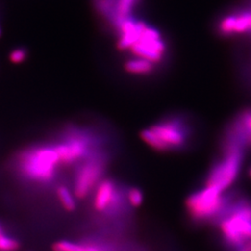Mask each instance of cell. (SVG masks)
I'll return each instance as SVG.
<instances>
[{"mask_svg": "<svg viewBox=\"0 0 251 251\" xmlns=\"http://www.w3.org/2000/svg\"><path fill=\"white\" fill-rule=\"evenodd\" d=\"M249 173H250V177L251 178V168L250 169V172Z\"/></svg>", "mask_w": 251, "mask_h": 251, "instance_id": "cell-20", "label": "cell"}, {"mask_svg": "<svg viewBox=\"0 0 251 251\" xmlns=\"http://www.w3.org/2000/svg\"><path fill=\"white\" fill-rule=\"evenodd\" d=\"M251 251V240L244 244L242 247H240L239 249H237L236 251Z\"/></svg>", "mask_w": 251, "mask_h": 251, "instance_id": "cell-19", "label": "cell"}, {"mask_svg": "<svg viewBox=\"0 0 251 251\" xmlns=\"http://www.w3.org/2000/svg\"><path fill=\"white\" fill-rule=\"evenodd\" d=\"M142 0H117L113 18L108 26L115 33L124 22L134 18L135 9Z\"/></svg>", "mask_w": 251, "mask_h": 251, "instance_id": "cell-12", "label": "cell"}, {"mask_svg": "<svg viewBox=\"0 0 251 251\" xmlns=\"http://www.w3.org/2000/svg\"><path fill=\"white\" fill-rule=\"evenodd\" d=\"M243 157L244 149L241 146L225 141L224 157L209 171L205 185L216 187L223 192L231 187L239 175Z\"/></svg>", "mask_w": 251, "mask_h": 251, "instance_id": "cell-5", "label": "cell"}, {"mask_svg": "<svg viewBox=\"0 0 251 251\" xmlns=\"http://www.w3.org/2000/svg\"><path fill=\"white\" fill-rule=\"evenodd\" d=\"M126 200L128 204L133 207H140L144 203V193L141 189L132 187L128 189L126 194Z\"/></svg>", "mask_w": 251, "mask_h": 251, "instance_id": "cell-18", "label": "cell"}, {"mask_svg": "<svg viewBox=\"0 0 251 251\" xmlns=\"http://www.w3.org/2000/svg\"><path fill=\"white\" fill-rule=\"evenodd\" d=\"M58 132L51 143L62 167L79 165L94 152L102 150V131L95 126L72 123L64 126Z\"/></svg>", "mask_w": 251, "mask_h": 251, "instance_id": "cell-1", "label": "cell"}, {"mask_svg": "<svg viewBox=\"0 0 251 251\" xmlns=\"http://www.w3.org/2000/svg\"><path fill=\"white\" fill-rule=\"evenodd\" d=\"M11 164L22 179L40 185L52 182L62 167L52 143H37L23 148Z\"/></svg>", "mask_w": 251, "mask_h": 251, "instance_id": "cell-2", "label": "cell"}, {"mask_svg": "<svg viewBox=\"0 0 251 251\" xmlns=\"http://www.w3.org/2000/svg\"><path fill=\"white\" fill-rule=\"evenodd\" d=\"M227 205L224 192L205 185L190 195L185 201L189 216L196 222H206L222 214Z\"/></svg>", "mask_w": 251, "mask_h": 251, "instance_id": "cell-6", "label": "cell"}, {"mask_svg": "<svg viewBox=\"0 0 251 251\" xmlns=\"http://www.w3.org/2000/svg\"><path fill=\"white\" fill-rule=\"evenodd\" d=\"M225 140L251 148V109H245L233 119L225 131Z\"/></svg>", "mask_w": 251, "mask_h": 251, "instance_id": "cell-11", "label": "cell"}, {"mask_svg": "<svg viewBox=\"0 0 251 251\" xmlns=\"http://www.w3.org/2000/svg\"><path fill=\"white\" fill-rule=\"evenodd\" d=\"M56 195L57 198L59 200L60 205L63 206V209L68 211V212H73L76 208V198L75 197L74 193L71 192V190L68 188L65 185H60L56 190Z\"/></svg>", "mask_w": 251, "mask_h": 251, "instance_id": "cell-15", "label": "cell"}, {"mask_svg": "<svg viewBox=\"0 0 251 251\" xmlns=\"http://www.w3.org/2000/svg\"><path fill=\"white\" fill-rule=\"evenodd\" d=\"M120 195L117 183L112 179H102L94 190L93 207L99 212H109L119 206Z\"/></svg>", "mask_w": 251, "mask_h": 251, "instance_id": "cell-10", "label": "cell"}, {"mask_svg": "<svg viewBox=\"0 0 251 251\" xmlns=\"http://www.w3.org/2000/svg\"><path fill=\"white\" fill-rule=\"evenodd\" d=\"M29 51L25 47L18 46L13 48L9 54V61L13 64H22L28 59Z\"/></svg>", "mask_w": 251, "mask_h": 251, "instance_id": "cell-17", "label": "cell"}, {"mask_svg": "<svg viewBox=\"0 0 251 251\" xmlns=\"http://www.w3.org/2000/svg\"><path fill=\"white\" fill-rule=\"evenodd\" d=\"M216 31L222 36H251V7L224 14L216 24Z\"/></svg>", "mask_w": 251, "mask_h": 251, "instance_id": "cell-9", "label": "cell"}, {"mask_svg": "<svg viewBox=\"0 0 251 251\" xmlns=\"http://www.w3.org/2000/svg\"><path fill=\"white\" fill-rule=\"evenodd\" d=\"M224 242L237 250L251 240V202L242 200L225 214L219 224Z\"/></svg>", "mask_w": 251, "mask_h": 251, "instance_id": "cell-4", "label": "cell"}, {"mask_svg": "<svg viewBox=\"0 0 251 251\" xmlns=\"http://www.w3.org/2000/svg\"><path fill=\"white\" fill-rule=\"evenodd\" d=\"M192 132V126L185 117L171 115L144 129L141 138L156 152H174L187 145Z\"/></svg>", "mask_w": 251, "mask_h": 251, "instance_id": "cell-3", "label": "cell"}, {"mask_svg": "<svg viewBox=\"0 0 251 251\" xmlns=\"http://www.w3.org/2000/svg\"><path fill=\"white\" fill-rule=\"evenodd\" d=\"M20 249L21 243L18 239L7 233L0 223V251H19Z\"/></svg>", "mask_w": 251, "mask_h": 251, "instance_id": "cell-16", "label": "cell"}, {"mask_svg": "<svg viewBox=\"0 0 251 251\" xmlns=\"http://www.w3.org/2000/svg\"><path fill=\"white\" fill-rule=\"evenodd\" d=\"M108 163V152L100 150L81 162L75 171L73 193L77 199H85L102 179Z\"/></svg>", "mask_w": 251, "mask_h": 251, "instance_id": "cell-7", "label": "cell"}, {"mask_svg": "<svg viewBox=\"0 0 251 251\" xmlns=\"http://www.w3.org/2000/svg\"><path fill=\"white\" fill-rule=\"evenodd\" d=\"M169 51L168 44L162 33L148 23L142 30L137 41L128 50L131 57L142 58L156 65H161Z\"/></svg>", "mask_w": 251, "mask_h": 251, "instance_id": "cell-8", "label": "cell"}, {"mask_svg": "<svg viewBox=\"0 0 251 251\" xmlns=\"http://www.w3.org/2000/svg\"><path fill=\"white\" fill-rule=\"evenodd\" d=\"M52 251H106V250L95 243H79L69 240H59L51 247Z\"/></svg>", "mask_w": 251, "mask_h": 251, "instance_id": "cell-14", "label": "cell"}, {"mask_svg": "<svg viewBox=\"0 0 251 251\" xmlns=\"http://www.w3.org/2000/svg\"><path fill=\"white\" fill-rule=\"evenodd\" d=\"M158 65L142 58L129 57L124 63L126 73L135 76H148L156 71Z\"/></svg>", "mask_w": 251, "mask_h": 251, "instance_id": "cell-13", "label": "cell"}]
</instances>
